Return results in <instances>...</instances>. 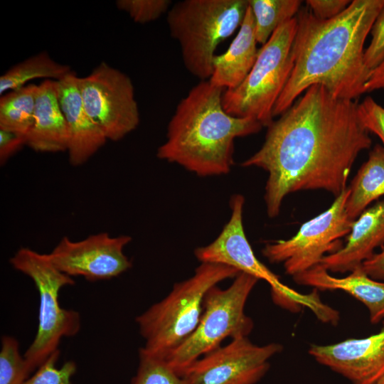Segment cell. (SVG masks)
I'll use <instances>...</instances> for the list:
<instances>
[{
    "label": "cell",
    "mask_w": 384,
    "mask_h": 384,
    "mask_svg": "<svg viewBox=\"0 0 384 384\" xmlns=\"http://www.w3.org/2000/svg\"><path fill=\"white\" fill-rule=\"evenodd\" d=\"M358 105L314 85L267 127L261 148L241 165L268 173L264 199L269 217L279 215L290 193L324 190L336 198L348 187L356 159L372 144Z\"/></svg>",
    "instance_id": "obj_1"
},
{
    "label": "cell",
    "mask_w": 384,
    "mask_h": 384,
    "mask_svg": "<svg viewBox=\"0 0 384 384\" xmlns=\"http://www.w3.org/2000/svg\"><path fill=\"white\" fill-rule=\"evenodd\" d=\"M384 0H353L336 17L322 20L309 8L298 11L294 67L273 108L281 115L311 86L321 85L334 97L356 100L384 88V71L370 70L364 43Z\"/></svg>",
    "instance_id": "obj_2"
},
{
    "label": "cell",
    "mask_w": 384,
    "mask_h": 384,
    "mask_svg": "<svg viewBox=\"0 0 384 384\" xmlns=\"http://www.w3.org/2000/svg\"><path fill=\"white\" fill-rule=\"evenodd\" d=\"M223 92L208 80L189 90L169 122L166 139L157 149L159 159L200 176L230 172L235 139L256 134L263 126L253 118L228 114L222 105Z\"/></svg>",
    "instance_id": "obj_3"
},
{
    "label": "cell",
    "mask_w": 384,
    "mask_h": 384,
    "mask_svg": "<svg viewBox=\"0 0 384 384\" xmlns=\"http://www.w3.org/2000/svg\"><path fill=\"white\" fill-rule=\"evenodd\" d=\"M240 272L231 267L201 263L187 279L136 318L146 352L166 358L196 329L208 291Z\"/></svg>",
    "instance_id": "obj_4"
},
{
    "label": "cell",
    "mask_w": 384,
    "mask_h": 384,
    "mask_svg": "<svg viewBox=\"0 0 384 384\" xmlns=\"http://www.w3.org/2000/svg\"><path fill=\"white\" fill-rule=\"evenodd\" d=\"M247 7L248 0H183L171 6L169 32L191 75L201 81L210 79L216 48L240 26Z\"/></svg>",
    "instance_id": "obj_5"
},
{
    "label": "cell",
    "mask_w": 384,
    "mask_h": 384,
    "mask_svg": "<svg viewBox=\"0 0 384 384\" xmlns=\"http://www.w3.org/2000/svg\"><path fill=\"white\" fill-rule=\"evenodd\" d=\"M296 16L280 25L260 49L248 75L222 96L225 111L234 117H251L263 127L273 122V108L294 67Z\"/></svg>",
    "instance_id": "obj_6"
},
{
    "label": "cell",
    "mask_w": 384,
    "mask_h": 384,
    "mask_svg": "<svg viewBox=\"0 0 384 384\" xmlns=\"http://www.w3.org/2000/svg\"><path fill=\"white\" fill-rule=\"evenodd\" d=\"M9 262L31 279L39 294L37 333L23 355L32 372L58 350L63 338L73 336L80 331L79 313L62 308L58 301L61 288L75 284V280L55 266L49 254L28 247L18 250Z\"/></svg>",
    "instance_id": "obj_7"
},
{
    "label": "cell",
    "mask_w": 384,
    "mask_h": 384,
    "mask_svg": "<svg viewBox=\"0 0 384 384\" xmlns=\"http://www.w3.org/2000/svg\"><path fill=\"white\" fill-rule=\"evenodd\" d=\"M259 279L240 272L226 289L217 285L206 294L203 311L194 331L166 358L181 374L193 362L221 346L224 339L248 337L254 327L245 307Z\"/></svg>",
    "instance_id": "obj_8"
},
{
    "label": "cell",
    "mask_w": 384,
    "mask_h": 384,
    "mask_svg": "<svg viewBox=\"0 0 384 384\" xmlns=\"http://www.w3.org/2000/svg\"><path fill=\"white\" fill-rule=\"evenodd\" d=\"M244 203L245 198L240 194L230 198L229 220L212 242L195 250L196 257L201 263L229 266L267 282L270 286L273 302L284 309L297 312L302 308H307L318 319L325 318L330 307L321 301L318 290L309 294L296 291L282 282L279 276L257 258L244 230Z\"/></svg>",
    "instance_id": "obj_9"
},
{
    "label": "cell",
    "mask_w": 384,
    "mask_h": 384,
    "mask_svg": "<svg viewBox=\"0 0 384 384\" xmlns=\"http://www.w3.org/2000/svg\"><path fill=\"white\" fill-rule=\"evenodd\" d=\"M350 193L347 187L325 211L305 222L288 240L267 243L262 252L271 263H283L292 277L319 265L327 255L340 250L341 239L348 235L353 220L346 210Z\"/></svg>",
    "instance_id": "obj_10"
},
{
    "label": "cell",
    "mask_w": 384,
    "mask_h": 384,
    "mask_svg": "<svg viewBox=\"0 0 384 384\" xmlns=\"http://www.w3.org/2000/svg\"><path fill=\"white\" fill-rule=\"evenodd\" d=\"M86 112L107 140L123 139L140 122L134 87L130 78L105 62L87 75L78 77Z\"/></svg>",
    "instance_id": "obj_11"
},
{
    "label": "cell",
    "mask_w": 384,
    "mask_h": 384,
    "mask_svg": "<svg viewBox=\"0 0 384 384\" xmlns=\"http://www.w3.org/2000/svg\"><path fill=\"white\" fill-rule=\"evenodd\" d=\"M282 348L277 343L259 346L248 337L235 338L193 362L181 375L188 384H255Z\"/></svg>",
    "instance_id": "obj_12"
},
{
    "label": "cell",
    "mask_w": 384,
    "mask_h": 384,
    "mask_svg": "<svg viewBox=\"0 0 384 384\" xmlns=\"http://www.w3.org/2000/svg\"><path fill=\"white\" fill-rule=\"evenodd\" d=\"M129 235L112 237L107 233L73 241L63 237L49 253L55 266L64 274L95 282L116 277L132 267L124 253Z\"/></svg>",
    "instance_id": "obj_13"
},
{
    "label": "cell",
    "mask_w": 384,
    "mask_h": 384,
    "mask_svg": "<svg viewBox=\"0 0 384 384\" xmlns=\"http://www.w3.org/2000/svg\"><path fill=\"white\" fill-rule=\"evenodd\" d=\"M309 353L353 384H372L384 375V320L376 334L334 344H313Z\"/></svg>",
    "instance_id": "obj_14"
},
{
    "label": "cell",
    "mask_w": 384,
    "mask_h": 384,
    "mask_svg": "<svg viewBox=\"0 0 384 384\" xmlns=\"http://www.w3.org/2000/svg\"><path fill=\"white\" fill-rule=\"evenodd\" d=\"M56 81L58 101L70 134L69 161L73 166H80L102 147L107 139L85 109L75 73L73 71Z\"/></svg>",
    "instance_id": "obj_15"
},
{
    "label": "cell",
    "mask_w": 384,
    "mask_h": 384,
    "mask_svg": "<svg viewBox=\"0 0 384 384\" xmlns=\"http://www.w3.org/2000/svg\"><path fill=\"white\" fill-rule=\"evenodd\" d=\"M347 241L338 251L327 255L320 265L331 272H351L371 257L384 243V201L367 208L355 220Z\"/></svg>",
    "instance_id": "obj_16"
},
{
    "label": "cell",
    "mask_w": 384,
    "mask_h": 384,
    "mask_svg": "<svg viewBox=\"0 0 384 384\" xmlns=\"http://www.w3.org/2000/svg\"><path fill=\"white\" fill-rule=\"evenodd\" d=\"M68 126L60 106L57 81L45 80L38 85L33 124L26 145L36 152L67 151Z\"/></svg>",
    "instance_id": "obj_17"
},
{
    "label": "cell",
    "mask_w": 384,
    "mask_h": 384,
    "mask_svg": "<svg viewBox=\"0 0 384 384\" xmlns=\"http://www.w3.org/2000/svg\"><path fill=\"white\" fill-rule=\"evenodd\" d=\"M293 278L297 284L316 290L343 291L366 306L371 324L384 320V282L370 277L361 265L344 277H334L319 265Z\"/></svg>",
    "instance_id": "obj_18"
},
{
    "label": "cell",
    "mask_w": 384,
    "mask_h": 384,
    "mask_svg": "<svg viewBox=\"0 0 384 384\" xmlns=\"http://www.w3.org/2000/svg\"><path fill=\"white\" fill-rule=\"evenodd\" d=\"M255 20L249 5L235 38L223 54L215 55L213 73L208 80L223 90L239 86L252 70L257 58Z\"/></svg>",
    "instance_id": "obj_19"
},
{
    "label": "cell",
    "mask_w": 384,
    "mask_h": 384,
    "mask_svg": "<svg viewBox=\"0 0 384 384\" xmlns=\"http://www.w3.org/2000/svg\"><path fill=\"white\" fill-rule=\"evenodd\" d=\"M348 187L346 210L348 218L355 220L372 202L384 196L383 145L374 146Z\"/></svg>",
    "instance_id": "obj_20"
},
{
    "label": "cell",
    "mask_w": 384,
    "mask_h": 384,
    "mask_svg": "<svg viewBox=\"0 0 384 384\" xmlns=\"http://www.w3.org/2000/svg\"><path fill=\"white\" fill-rule=\"evenodd\" d=\"M73 72L70 66L54 60L41 52L14 65L0 77V94L21 88L38 78L59 80Z\"/></svg>",
    "instance_id": "obj_21"
},
{
    "label": "cell",
    "mask_w": 384,
    "mask_h": 384,
    "mask_svg": "<svg viewBox=\"0 0 384 384\" xmlns=\"http://www.w3.org/2000/svg\"><path fill=\"white\" fill-rule=\"evenodd\" d=\"M38 85L28 84L1 95L0 129L25 137L33 122Z\"/></svg>",
    "instance_id": "obj_22"
},
{
    "label": "cell",
    "mask_w": 384,
    "mask_h": 384,
    "mask_svg": "<svg viewBox=\"0 0 384 384\" xmlns=\"http://www.w3.org/2000/svg\"><path fill=\"white\" fill-rule=\"evenodd\" d=\"M301 4L299 0H248L257 43L265 44L280 25L297 16Z\"/></svg>",
    "instance_id": "obj_23"
},
{
    "label": "cell",
    "mask_w": 384,
    "mask_h": 384,
    "mask_svg": "<svg viewBox=\"0 0 384 384\" xmlns=\"http://www.w3.org/2000/svg\"><path fill=\"white\" fill-rule=\"evenodd\" d=\"M132 384H188L182 375L168 361L151 354L142 347L139 351V365Z\"/></svg>",
    "instance_id": "obj_24"
},
{
    "label": "cell",
    "mask_w": 384,
    "mask_h": 384,
    "mask_svg": "<svg viewBox=\"0 0 384 384\" xmlns=\"http://www.w3.org/2000/svg\"><path fill=\"white\" fill-rule=\"evenodd\" d=\"M31 373L19 351L18 341L11 336H3L0 351V384H23Z\"/></svg>",
    "instance_id": "obj_25"
},
{
    "label": "cell",
    "mask_w": 384,
    "mask_h": 384,
    "mask_svg": "<svg viewBox=\"0 0 384 384\" xmlns=\"http://www.w3.org/2000/svg\"><path fill=\"white\" fill-rule=\"evenodd\" d=\"M59 355V349L53 352L23 384H71V378L77 370L76 364L69 361L57 368Z\"/></svg>",
    "instance_id": "obj_26"
},
{
    "label": "cell",
    "mask_w": 384,
    "mask_h": 384,
    "mask_svg": "<svg viewBox=\"0 0 384 384\" xmlns=\"http://www.w3.org/2000/svg\"><path fill=\"white\" fill-rule=\"evenodd\" d=\"M169 0H117L118 9L129 14L138 23H146L158 19L171 8Z\"/></svg>",
    "instance_id": "obj_27"
},
{
    "label": "cell",
    "mask_w": 384,
    "mask_h": 384,
    "mask_svg": "<svg viewBox=\"0 0 384 384\" xmlns=\"http://www.w3.org/2000/svg\"><path fill=\"white\" fill-rule=\"evenodd\" d=\"M372 38L364 51L366 65L373 71H384V5L370 30Z\"/></svg>",
    "instance_id": "obj_28"
},
{
    "label": "cell",
    "mask_w": 384,
    "mask_h": 384,
    "mask_svg": "<svg viewBox=\"0 0 384 384\" xmlns=\"http://www.w3.org/2000/svg\"><path fill=\"white\" fill-rule=\"evenodd\" d=\"M358 112L363 126L377 135L384 146V107L368 96L358 103Z\"/></svg>",
    "instance_id": "obj_29"
},
{
    "label": "cell",
    "mask_w": 384,
    "mask_h": 384,
    "mask_svg": "<svg viewBox=\"0 0 384 384\" xmlns=\"http://www.w3.org/2000/svg\"><path fill=\"white\" fill-rule=\"evenodd\" d=\"M350 0H307L308 8L316 18L322 20L333 18L343 11L351 4Z\"/></svg>",
    "instance_id": "obj_30"
},
{
    "label": "cell",
    "mask_w": 384,
    "mask_h": 384,
    "mask_svg": "<svg viewBox=\"0 0 384 384\" xmlns=\"http://www.w3.org/2000/svg\"><path fill=\"white\" fill-rule=\"evenodd\" d=\"M26 145V138L14 132L0 129V163L4 164Z\"/></svg>",
    "instance_id": "obj_31"
},
{
    "label": "cell",
    "mask_w": 384,
    "mask_h": 384,
    "mask_svg": "<svg viewBox=\"0 0 384 384\" xmlns=\"http://www.w3.org/2000/svg\"><path fill=\"white\" fill-rule=\"evenodd\" d=\"M361 268L370 277L384 281V249L364 261Z\"/></svg>",
    "instance_id": "obj_32"
},
{
    "label": "cell",
    "mask_w": 384,
    "mask_h": 384,
    "mask_svg": "<svg viewBox=\"0 0 384 384\" xmlns=\"http://www.w3.org/2000/svg\"><path fill=\"white\" fill-rule=\"evenodd\" d=\"M372 384H384V375Z\"/></svg>",
    "instance_id": "obj_33"
}]
</instances>
